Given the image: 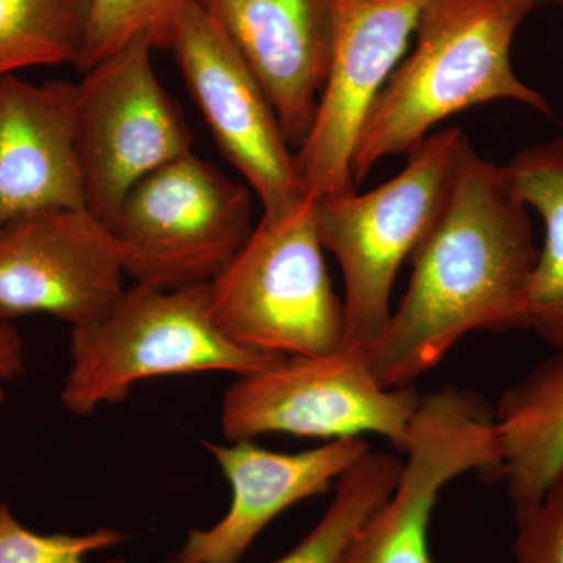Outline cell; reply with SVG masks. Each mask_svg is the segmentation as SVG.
Segmentation results:
<instances>
[{"mask_svg": "<svg viewBox=\"0 0 563 563\" xmlns=\"http://www.w3.org/2000/svg\"><path fill=\"white\" fill-rule=\"evenodd\" d=\"M537 257L529 209L506 166L485 161L466 139L442 209L410 255L401 302L363 350L376 379L412 385L468 333L526 329Z\"/></svg>", "mask_w": 563, "mask_h": 563, "instance_id": "obj_1", "label": "cell"}, {"mask_svg": "<svg viewBox=\"0 0 563 563\" xmlns=\"http://www.w3.org/2000/svg\"><path fill=\"white\" fill-rule=\"evenodd\" d=\"M532 9V0H431L415 27L412 54L398 63L363 122L351 162L354 184L474 106L514 101L551 114L510 60L515 33Z\"/></svg>", "mask_w": 563, "mask_h": 563, "instance_id": "obj_2", "label": "cell"}, {"mask_svg": "<svg viewBox=\"0 0 563 563\" xmlns=\"http://www.w3.org/2000/svg\"><path fill=\"white\" fill-rule=\"evenodd\" d=\"M69 355L62 404L81 417L125 401L141 380L203 372L246 376L287 357L228 339L211 317L209 284L173 290L133 285L102 320L70 328Z\"/></svg>", "mask_w": 563, "mask_h": 563, "instance_id": "obj_3", "label": "cell"}, {"mask_svg": "<svg viewBox=\"0 0 563 563\" xmlns=\"http://www.w3.org/2000/svg\"><path fill=\"white\" fill-rule=\"evenodd\" d=\"M214 324L266 354L321 355L344 346L346 320L318 235L314 199L262 214L250 239L209 282Z\"/></svg>", "mask_w": 563, "mask_h": 563, "instance_id": "obj_4", "label": "cell"}, {"mask_svg": "<svg viewBox=\"0 0 563 563\" xmlns=\"http://www.w3.org/2000/svg\"><path fill=\"white\" fill-rule=\"evenodd\" d=\"M466 136L448 128L407 152V165L380 187L314 199L318 235L344 280V346L365 350L390 320L404 262L442 209Z\"/></svg>", "mask_w": 563, "mask_h": 563, "instance_id": "obj_5", "label": "cell"}, {"mask_svg": "<svg viewBox=\"0 0 563 563\" xmlns=\"http://www.w3.org/2000/svg\"><path fill=\"white\" fill-rule=\"evenodd\" d=\"M109 229L136 285L209 284L254 231L252 196L190 152L139 181Z\"/></svg>", "mask_w": 563, "mask_h": 563, "instance_id": "obj_6", "label": "cell"}, {"mask_svg": "<svg viewBox=\"0 0 563 563\" xmlns=\"http://www.w3.org/2000/svg\"><path fill=\"white\" fill-rule=\"evenodd\" d=\"M421 399L412 385L380 384L357 347L287 355L229 387L221 431L231 442L273 432L328 442L374 433L404 453Z\"/></svg>", "mask_w": 563, "mask_h": 563, "instance_id": "obj_7", "label": "cell"}, {"mask_svg": "<svg viewBox=\"0 0 563 563\" xmlns=\"http://www.w3.org/2000/svg\"><path fill=\"white\" fill-rule=\"evenodd\" d=\"M141 36L81 74L76 84L74 144L85 207L109 228L144 177L190 154L192 135Z\"/></svg>", "mask_w": 563, "mask_h": 563, "instance_id": "obj_8", "label": "cell"}, {"mask_svg": "<svg viewBox=\"0 0 563 563\" xmlns=\"http://www.w3.org/2000/svg\"><path fill=\"white\" fill-rule=\"evenodd\" d=\"M404 453L398 483L355 533L342 563H433L429 528L443 488L466 473L501 476L495 413L468 390L422 398Z\"/></svg>", "mask_w": 563, "mask_h": 563, "instance_id": "obj_9", "label": "cell"}, {"mask_svg": "<svg viewBox=\"0 0 563 563\" xmlns=\"http://www.w3.org/2000/svg\"><path fill=\"white\" fill-rule=\"evenodd\" d=\"M169 51L221 154L258 196L263 214L295 209L307 192L276 111L242 55L195 0L181 11Z\"/></svg>", "mask_w": 563, "mask_h": 563, "instance_id": "obj_10", "label": "cell"}, {"mask_svg": "<svg viewBox=\"0 0 563 563\" xmlns=\"http://www.w3.org/2000/svg\"><path fill=\"white\" fill-rule=\"evenodd\" d=\"M431 0H331L332 54L312 128L296 152L313 199L355 191L351 162L374 99Z\"/></svg>", "mask_w": 563, "mask_h": 563, "instance_id": "obj_11", "label": "cell"}, {"mask_svg": "<svg viewBox=\"0 0 563 563\" xmlns=\"http://www.w3.org/2000/svg\"><path fill=\"white\" fill-rule=\"evenodd\" d=\"M124 277L110 229L87 207L35 211L0 229V322L46 313L91 324L128 290Z\"/></svg>", "mask_w": 563, "mask_h": 563, "instance_id": "obj_12", "label": "cell"}, {"mask_svg": "<svg viewBox=\"0 0 563 563\" xmlns=\"http://www.w3.org/2000/svg\"><path fill=\"white\" fill-rule=\"evenodd\" d=\"M272 102L288 144L302 146L332 54L331 0H195Z\"/></svg>", "mask_w": 563, "mask_h": 563, "instance_id": "obj_13", "label": "cell"}, {"mask_svg": "<svg viewBox=\"0 0 563 563\" xmlns=\"http://www.w3.org/2000/svg\"><path fill=\"white\" fill-rule=\"evenodd\" d=\"M232 488L228 514L209 529H195L174 561L240 563L274 518L303 499L325 493L363 455V437L332 440L301 453L265 450L252 440L229 446L207 443Z\"/></svg>", "mask_w": 563, "mask_h": 563, "instance_id": "obj_14", "label": "cell"}, {"mask_svg": "<svg viewBox=\"0 0 563 563\" xmlns=\"http://www.w3.org/2000/svg\"><path fill=\"white\" fill-rule=\"evenodd\" d=\"M74 106L70 81L0 77V229L35 211L85 207Z\"/></svg>", "mask_w": 563, "mask_h": 563, "instance_id": "obj_15", "label": "cell"}, {"mask_svg": "<svg viewBox=\"0 0 563 563\" xmlns=\"http://www.w3.org/2000/svg\"><path fill=\"white\" fill-rule=\"evenodd\" d=\"M495 422L514 506L537 501L563 472V350L503 393Z\"/></svg>", "mask_w": 563, "mask_h": 563, "instance_id": "obj_16", "label": "cell"}, {"mask_svg": "<svg viewBox=\"0 0 563 563\" xmlns=\"http://www.w3.org/2000/svg\"><path fill=\"white\" fill-rule=\"evenodd\" d=\"M506 172L518 199L544 222L526 292V329L563 350V135L518 152Z\"/></svg>", "mask_w": 563, "mask_h": 563, "instance_id": "obj_17", "label": "cell"}, {"mask_svg": "<svg viewBox=\"0 0 563 563\" xmlns=\"http://www.w3.org/2000/svg\"><path fill=\"white\" fill-rule=\"evenodd\" d=\"M402 463L395 454L369 451L363 455L340 477L335 496L320 521L301 542L274 563H342L355 533L390 496ZM103 563L131 562L111 559Z\"/></svg>", "mask_w": 563, "mask_h": 563, "instance_id": "obj_18", "label": "cell"}, {"mask_svg": "<svg viewBox=\"0 0 563 563\" xmlns=\"http://www.w3.org/2000/svg\"><path fill=\"white\" fill-rule=\"evenodd\" d=\"M88 0H0V77L73 65L84 46Z\"/></svg>", "mask_w": 563, "mask_h": 563, "instance_id": "obj_19", "label": "cell"}, {"mask_svg": "<svg viewBox=\"0 0 563 563\" xmlns=\"http://www.w3.org/2000/svg\"><path fill=\"white\" fill-rule=\"evenodd\" d=\"M188 0H88L84 46L76 69L98 65L132 41L147 38L154 49H169Z\"/></svg>", "mask_w": 563, "mask_h": 563, "instance_id": "obj_20", "label": "cell"}, {"mask_svg": "<svg viewBox=\"0 0 563 563\" xmlns=\"http://www.w3.org/2000/svg\"><path fill=\"white\" fill-rule=\"evenodd\" d=\"M117 529L70 533H38L11 512L9 504L0 503V563H85L96 551L109 550L122 543Z\"/></svg>", "mask_w": 563, "mask_h": 563, "instance_id": "obj_21", "label": "cell"}, {"mask_svg": "<svg viewBox=\"0 0 563 563\" xmlns=\"http://www.w3.org/2000/svg\"><path fill=\"white\" fill-rule=\"evenodd\" d=\"M515 563H563V472L537 501L515 507Z\"/></svg>", "mask_w": 563, "mask_h": 563, "instance_id": "obj_22", "label": "cell"}, {"mask_svg": "<svg viewBox=\"0 0 563 563\" xmlns=\"http://www.w3.org/2000/svg\"><path fill=\"white\" fill-rule=\"evenodd\" d=\"M24 373V344L11 322H0V383Z\"/></svg>", "mask_w": 563, "mask_h": 563, "instance_id": "obj_23", "label": "cell"}, {"mask_svg": "<svg viewBox=\"0 0 563 563\" xmlns=\"http://www.w3.org/2000/svg\"><path fill=\"white\" fill-rule=\"evenodd\" d=\"M3 398H5V395H3L2 385H0V404H2Z\"/></svg>", "mask_w": 563, "mask_h": 563, "instance_id": "obj_24", "label": "cell"}, {"mask_svg": "<svg viewBox=\"0 0 563 563\" xmlns=\"http://www.w3.org/2000/svg\"><path fill=\"white\" fill-rule=\"evenodd\" d=\"M555 3H559V5L563 7V0H554Z\"/></svg>", "mask_w": 563, "mask_h": 563, "instance_id": "obj_25", "label": "cell"}, {"mask_svg": "<svg viewBox=\"0 0 563 563\" xmlns=\"http://www.w3.org/2000/svg\"><path fill=\"white\" fill-rule=\"evenodd\" d=\"M533 3H536V0H532Z\"/></svg>", "mask_w": 563, "mask_h": 563, "instance_id": "obj_26", "label": "cell"}]
</instances>
